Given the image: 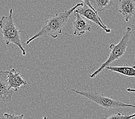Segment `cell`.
<instances>
[{"instance_id": "cell-1", "label": "cell", "mask_w": 135, "mask_h": 119, "mask_svg": "<svg viewBox=\"0 0 135 119\" xmlns=\"http://www.w3.org/2000/svg\"><path fill=\"white\" fill-rule=\"evenodd\" d=\"M83 4V2L78 3L68 10L51 15L40 30L26 41V45H29L34 40L43 37L57 38L60 34H62L63 28L68 22L71 15L77 8Z\"/></svg>"}, {"instance_id": "cell-2", "label": "cell", "mask_w": 135, "mask_h": 119, "mask_svg": "<svg viewBox=\"0 0 135 119\" xmlns=\"http://www.w3.org/2000/svg\"><path fill=\"white\" fill-rule=\"evenodd\" d=\"M0 29L6 45L11 44H14L21 50L22 55H26V50L22 46L21 41V30L16 26L13 17L12 9L9 10L8 16H2L0 19Z\"/></svg>"}, {"instance_id": "cell-3", "label": "cell", "mask_w": 135, "mask_h": 119, "mask_svg": "<svg viewBox=\"0 0 135 119\" xmlns=\"http://www.w3.org/2000/svg\"><path fill=\"white\" fill-rule=\"evenodd\" d=\"M132 31V29L131 27H127L123 36L120 41H119V43L117 44H112L110 45V46H109L110 53L109 54V57L107 60L104 63H102L97 70L89 75L90 78H95L98 74L100 73L105 69L106 66H109L110 64L115 61V60L121 59L124 55L126 53L128 44H129Z\"/></svg>"}, {"instance_id": "cell-4", "label": "cell", "mask_w": 135, "mask_h": 119, "mask_svg": "<svg viewBox=\"0 0 135 119\" xmlns=\"http://www.w3.org/2000/svg\"><path fill=\"white\" fill-rule=\"evenodd\" d=\"M71 91L77 93V94L83 96L90 100L94 102L95 103L102 107L104 109H106V110L124 107L132 108L135 109L134 105L125 103V102L119 100L103 96L98 92L79 91V90L75 89H71Z\"/></svg>"}, {"instance_id": "cell-5", "label": "cell", "mask_w": 135, "mask_h": 119, "mask_svg": "<svg viewBox=\"0 0 135 119\" xmlns=\"http://www.w3.org/2000/svg\"><path fill=\"white\" fill-rule=\"evenodd\" d=\"M74 12L77 13L83 16V17L86 18L87 20L90 21L95 24L98 25L107 33H111L112 30L108 28L103 23L102 20L98 14V12L93 10L92 8L89 7V6L85 4V3H83L82 5L77 8Z\"/></svg>"}, {"instance_id": "cell-6", "label": "cell", "mask_w": 135, "mask_h": 119, "mask_svg": "<svg viewBox=\"0 0 135 119\" xmlns=\"http://www.w3.org/2000/svg\"><path fill=\"white\" fill-rule=\"evenodd\" d=\"M8 75V71H0V102H6L10 101L15 92L9 88Z\"/></svg>"}, {"instance_id": "cell-7", "label": "cell", "mask_w": 135, "mask_h": 119, "mask_svg": "<svg viewBox=\"0 0 135 119\" xmlns=\"http://www.w3.org/2000/svg\"><path fill=\"white\" fill-rule=\"evenodd\" d=\"M74 15L75 17V20L73 24L74 36L80 37L86 32H90L91 27L86 21L85 17L77 13L74 12Z\"/></svg>"}, {"instance_id": "cell-8", "label": "cell", "mask_w": 135, "mask_h": 119, "mask_svg": "<svg viewBox=\"0 0 135 119\" xmlns=\"http://www.w3.org/2000/svg\"><path fill=\"white\" fill-rule=\"evenodd\" d=\"M118 12L128 22L135 16V0H118Z\"/></svg>"}, {"instance_id": "cell-9", "label": "cell", "mask_w": 135, "mask_h": 119, "mask_svg": "<svg viewBox=\"0 0 135 119\" xmlns=\"http://www.w3.org/2000/svg\"><path fill=\"white\" fill-rule=\"evenodd\" d=\"M8 82L9 89H12L15 92H17L21 86L27 84L26 80L22 78L20 74L14 68L8 71Z\"/></svg>"}, {"instance_id": "cell-10", "label": "cell", "mask_w": 135, "mask_h": 119, "mask_svg": "<svg viewBox=\"0 0 135 119\" xmlns=\"http://www.w3.org/2000/svg\"><path fill=\"white\" fill-rule=\"evenodd\" d=\"M106 69L116 72L127 77H135V65L133 66H107Z\"/></svg>"}, {"instance_id": "cell-11", "label": "cell", "mask_w": 135, "mask_h": 119, "mask_svg": "<svg viewBox=\"0 0 135 119\" xmlns=\"http://www.w3.org/2000/svg\"><path fill=\"white\" fill-rule=\"evenodd\" d=\"M91 4L97 12H102L113 5L114 0H91Z\"/></svg>"}, {"instance_id": "cell-12", "label": "cell", "mask_w": 135, "mask_h": 119, "mask_svg": "<svg viewBox=\"0 0 135 119\" xmlns=\"http://www.w3.org/2000/svg\"><path fill=\"white\" fill-rule=\"evenodd\" d=\"M135 117V112L133 114L123 115L121 113H117L116 114L112 115L108 117V119H129Z\"/></svg>"}, {"instance_id": "cell-13", "label": "cell", "mask_w": 135, "mask_h": 119, "mask_svg": "<svg viewBox=\"0 0 135 119\" xmlns=\"http://www.w3.org/2000/svg\"><path fill=\"white\" fill-rule=\"evenodd\" d=\"M4 116L6 118H24V115L21 114L18 115H15L13 114L5 113L4 114Z\"/></svg>"}, {"instance_id": "cell-14", "label": "cell", "mask_w": 135, "mask_h": 119, "mask_svg": "<svg viewBox=\"0 0 135 119\" xmlns=\"http://www.w3.org/2000/svg\"><path fill=\"white\" fill-rule=\"evenodd\" d=\"M81 1H82L83 2H84L85 4H86L87 5L89 6V7H90L91 8H92L93 10H94L95 11H96L95 9H94V8L93 7V6L91 4V0H81ZM96 12H97V11H96Z\"/></svg>"}, {"instance_id": "cell-15", "label": "cell", "mask_w": 135, "mask_h": 119, "mask_svg": "<svg viewBox=\"0 0 135 119\" xmlns=\"http://www.w3.org/2000/svg\"><path fill=\"white\" fill-rule=\"evenodd\" d=\"M126 90H127V92H134V93H135V88H128Z\"/></svg>"}]
</instances>
